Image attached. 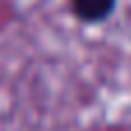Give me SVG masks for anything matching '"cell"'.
Wrapping results in <instances>:
<instances>
[{"label":"cell","mask_w":131,"mask_h":131,"mask_svg":"<svg viewBox=\"0 0 131 131\" xmlns=\"http://www.w3.org/2000/svg\"><path fill=\"white\" fill-rule=\"evenodd\" d=\"M115 5H117V0H69L71 14L83 23H101V21H106L113 14Z\"/></svg>","instance_id":"cell-1"}]
</instances>
